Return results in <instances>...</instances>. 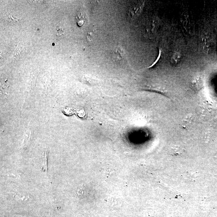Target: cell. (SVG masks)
I'll list each match as a JSON object with an SVG mask.
<instances>
[{
	"label": "cell",
	"mask_w": 217,
	"mask_h": 217,
	"mask_svg": "<svg viewBox=\"0 0 217 217\" xmlns=\"http://www.w3.org/2000/svg\"><path fill=\"white\" fill-rule=\"evenodd\" d=\"M143 4L141 2H134L131 4L129 9V17L130 18H134L140 14L142 9Z\"/></svg>",
	"instance_id": "1"
},
{
	"label": "cell",
	"mask_w": 217,
	"mask_h": 217,
	"mask_svg": "<svg viewBox=\"0 0 217 217\" xmlns=\"http://www.w3.org/2000/svg\"><path fill=\"white\" fill-rule=\"evenodd\" d=\"M203 81L199 77H197L193 79L192 82V86L193 89L196 90H199L203 87Z\"/></svg>",
	"instance_id": "2"
},
{
	"label": "cell",
	"mask_w": 217,
	"mask_h": 217,
	"mask_svg": "<svg viewBox=\"0 0 217 217\" xmlns=\"http://www.w3.org/2000/svg\"><path fill=\"white\" fill-rule=\"evenodd\" d=\"M181 55L178 52H175L173 54L171 58V62L173 65H176L180 62Z\"/></svg>",
	"instance_id": "3"
},
{
	"label": "cell",
	"mask_w": 217,
	"mask_h": 217,
	"mask_svg": "<svg viewBox=\"0 0 217 217\" xmlns=\"http://www.w3.org/2000/svg\"><path fill=\"white\" fill-rule=\"evenodd\" d=\"M64 29L62 27L59 26L56 29V31L55 33V38L59 39L64 34Z\"/></svg>",
	"instance_id": "4"
},
{
	"label": "cell",
	"mask_w": 217,
	"mask_h": 217,
	"mask_svg": "<svg viewBox=\"0 0 217 217\" xmlns=\"http://www.w3.org/2000/svg\"><path fill=\"white\" fill-rule=\"evenodd\" d=\"M193 121V116L191 115H188L186 117V118L184 119L183 120V124H185V125H189L190 123H192Z\"/></svg>",
	"instance_id": "5"
},
{
	"label": "cell",
	"mask_w": 217,
	"mask_h": 217,
	"mask_svg": "<svg viewBox=\"0 0 217 217\" xmlns=\"http://www.w3.org/2000/svg\"><path fill=\"white\" fill-rule=\"evenodd\" d=\"M47 161H48V153H44V156H43V170H47Z\"/></svg>",
	"instance_id": "6"
},
{
	"label": "cell",
	"mask_w": 217,
	"mask_h": 217,
	"mask_svg": "<svg viewBox=\"0 0 217 217\" xmlns=\"http://www.w3.org/2000/svg\"><path fill=\"white\" fill-rule=\"evenodd\" d=\"M172 151H173V153L174 154H179L180 152V149H179V148L177 147V149L176 148L173 149Z\"/></svg>",
	"instance_id": "7"
},
{
	"label": "cell",
	"mask_w": 217,
	"mask_h": 217,
	"mask_svg": "<svg viewBox=\"0 0 217 217\" xmlns=\"http://www.w3.org/2000/svg\"><path fill=\"white\" fill-rule=\"evenodd\" d=\"M84 21L82 20L79 21H78L77 22L78 25L80 27L82 26V25H83V24H84Z\"/></svg>",
	"instance_id": "8"
}]
</instances>
